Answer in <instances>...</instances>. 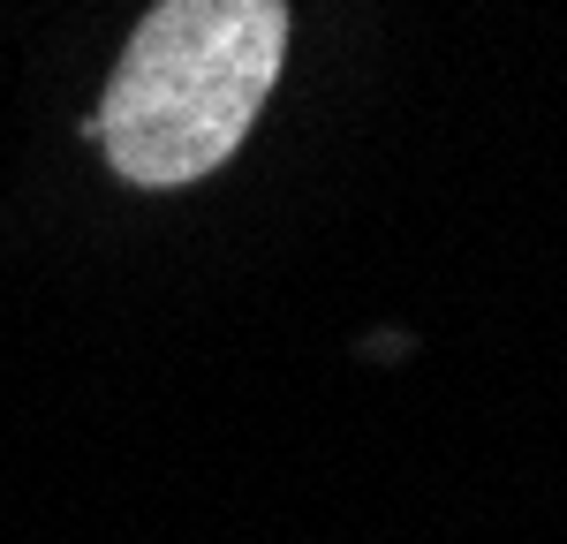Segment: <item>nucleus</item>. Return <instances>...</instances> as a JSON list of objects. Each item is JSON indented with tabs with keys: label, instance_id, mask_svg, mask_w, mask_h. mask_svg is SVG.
<instances>
[{
	"label": "nucleus",
	"instance_id": "nucleus-1",
	"mask_svg": "<svg viewBox=\"0 0 567 544\" xmlns=\"http://www.w3.org/2000/svg\"><path fill=\"white\" fill-rule=\"evenodd\" d=\"M288 61V0H159L130 31L84 129L136 189L213 175L265 114Z\"/></svg>",
	"mask_w": 567,
	"mask_h": 544
}]
</instances>
